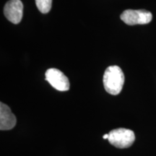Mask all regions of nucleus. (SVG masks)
<instances>
[{"mask_svg":"<svg viewBox=\"0 0 156 156\" xmlns=\"http://www.w3.org/2000/svg\"><path fill=\"white\" fill-rule=\"evenodd\" d=\"M124 75L118 66H110L103 75V85L107 93L111 95H118L122 91L124 84Z\"/></svg>","mask_w":156,"mask_h":156,"instance_id":"f257e3e1","label":"nucleus"},{"mask_svg":"<svg viewBox=\"0 0 156 156\" xmlns=\"http://www.w3.org/2000/svg\"><path fill=\"white\" fill-rule=\"evenodd\" d=\"M108 142L118 148H127L132 146L135 140L133 131L125 128H119L109 132Z\"/></svg>","mask_w":156,"mask_h":156,"instance_id":"f03ea898","label":"nucleus"},{"mask_svg":"<svg viewBox=\"0 0 156 156\" xmlns=\"http://www.w3.org/2000/svg\"><path fill=\"white\" fill-rule=\"evenodd\" d=\"M120 18L129 25H144L151 23L153 19V15L151 12L145 9H126L122 13Z\"/></svg>","mask_w":156,"mask_h":156,"instance_id":"7ed1b4c3","label":"nucleus"},{"mask_svg":"<svg viewBox=\"0 0 156 156\" xmlns=\"http://www.w3.org/2000/svg\"><path fill=\"white\" fill-rule=\"evenodd\" d=\"M46 80L54 88L58 91H67L69 89V81L67 76L55 68H51L46 72Z\"/></svg>","mask_w":156,"mask_h":156,"instance_id":"20e7f679","label":"nucleus"},{"mask_svg":"<svg viewBox=\"0 0 156 156\" xmlns=\"http://www.w3.org/2000/svg\"><path fill=\"white\" fill-rule=\"evenodd\" d=\"M6 18L14 24H18L22 20L23 5L20 0H9L6 3L4 8Z\"/></svg>","mask_w":156,"mask_h":156,"instance_id":"39448f33","label":"nucleus"},{"mask_svg":"<svg viewBox=\"0 0 156 156\" xmlns=\"http://www.w3.org/2000/svg\"><path fill=\"white\" fill-rule=\"evenodd\" d=\"M16 125V117L10 108L3 103H0V129L9 130Z\"/></svg>","mask_w":156,"mask_h":156,"instance_id":"423d86ee","label":"nucleus"},{"mask_svg":"<svg viewBox=\"0 0 156 156\" xmlns=\"http://www.w3.org/2000/svg\"><path fill=\"white\" fill-rule=\"evenodd\" d=\"M36 4L39 11L46 14L51 9L52 0H36Z\"/></svg>","mask_w":156,"mask_h":156,"instance_id":"0eeeda50","label":"nucleus"},{"mask_svg":"<svg viewBox=\"0 0 156 156\" xmlns=\"http://www.w3.org/2000/svg\"><path fill=\"white\" fill-rule=\"evenodd\" d=\"M108 136H109V134H104V135L103 136V139H104V140L108 139Z\"/></svg>","mask_w":156,"mask_h":156,"instance_id":"6e6552de","label":"nucleus"}]
</instances>
